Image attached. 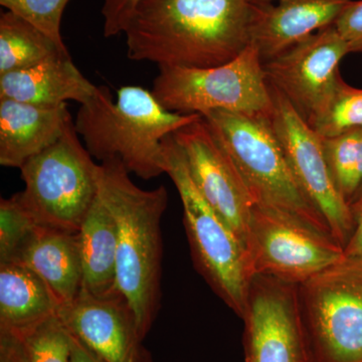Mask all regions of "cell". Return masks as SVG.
<instances>
[{"instance_id":"obj_30","label":"cell","mask_w":362,"mask_h":362,"mask_svg":"<svg viewBox=\"0 0 362 362\" xmlns=\"http://www.w3.org/2000/svg\"><path fill=\"white\" fill-rule=\"evenodd\" d=\"M0 362H28L21 338L0 331Z\"/></svg>"},{"instance_id":"obj_21","label":"cell","mask_w":362,"mask_h":362,"mask_svg":"<svg viewBox=\"0 0 362 362\" xmlns=\"http://www.w3.org/2000/svg\"><path fill=\"white\" fill-rule=\"evenodd\" d=\"M70 54L37 26L11 11L0 16V76Z\"/></svg>"},{"instance_id":"obj_15","label":"cell","mask_w":362,"mask_h":362,"mask_svg":"<svg viewBox=\"0 0 362 362\" xmlns=\"http://www.w3.org/2000/svg\"><path fill=\"white\" fill-rule=\"evenodd\" d=\"M349 0H278L254 4L250 45L263 62L280 56L318 30L334 25Z\"/></svg>"},{"instance_id":"obj_8","label":"cell","mask_w":362,"mask_h":362,"mask_svg":"<svg viewBox=\"0 0 362 362\" xmlns=\"http://www.w3.org/2000/svg\"><path fill=\"white\" fill-rule=\"evenodd\" d=\"M312 362H362V261L344 257L298 286Z\"/></svg>"},{"instance_id":"obj_14","label":"cell","mask_w":362,"mask_h":362,"mask_svg":"<svg viewBox=\"0 0 362 362\" xmlns=\"http://www.w3.org/2000/svg\"><path fill=\"white\" fill-rule=\"evenodd\" d=\"M59 317L69 332L104 362H152L134 312L121 293L96 297L81 290Z\"/></svg>"},{"instance_id":"obj_12","label":"cell","mask_w":362,"mask_h":362,"mask_svg":"<svg viewBox=\"0 0 362 362\" xmlns=\"http://www.w3.org/2000/svg\"><path fill=\"white\" fill-rule=\"evenodd\" d=\"M347 54L334 25L327 26L264 62L267 82L310 125L329 101L340 76L339 63Z\"/></svg>"},{"instance_id":"obj_19","label":"cell","mask_w":362,"mask_h":362,"mask_svg":"<svg viewBox=\"0 0 362 362\" xmlns=\"http://www.w3.org/2000/svg\"><path fill=\"white\" fill-rule=\"evenodd\" d=\"M61 304L37 274L18 263H0V331L16 337L58 316Z\"/></svg>"},{"instance_id":"obj_5","label":"cell","mask_w":362,"mask_h":362,"mask_svg":"<svg viewBox=\"0 0 362 362\" xmlns=\"http://www.w3.org/2000/svg\"><path fill=\"white\" fill-rule=\"evenodd\" d=\"M168 171L183 207V223L195 269L240 318L246 310L252 271L244 243L195 187L173 135L164 140Z\"/></svg>"},{"instance_id":"obj_28","label":"cell","mask_w":362,"mask_h":362,"mask_svg":"<svg viewBox=\"0 0 362 362\" xmlns=\"http://www.w3.org/2000/svg\"><path fill=\"white\" fill-rule=\"evenodd\" d=\"M140 0H104V37H112L125 32L131 16Z\"/></svg>"},{"instance_id":"obj_18","label":"cell","mask_w":362,"mask_h":362,"mask_svg":"<svg viewBox=\"0 0 362 362\" xmlns=\"http://www.w3.org/2000/svg\"><path fill=\"white\" fill-rule=\"evenodd\" d=\"M11 263L23 264L49 286L61 308L71 303L83 287L78 233L39 226Z\"/></svg>"},{"instance_id":"obj_2","label":"cell","mask_w":362,"mask_h":362,"mask_svg":"<svg viewBox=\"0 0 362 362\" xmlns=\"http://www.w3.org/2000/svg\"><path fill=\"white\" fill-rule=\"evenodd\" d=\"M101 164L99 194L117 225V286L146 337L161 306V220L168 204L165 187L145 190L131 180L119 159Z\"/></svg>"},{"instance_id":"obj_7","label":"cell","mask_w":362,"mask_h":362,"mask_svg":"<svg viewBox=\"0 0 362 362\" xmlns=\"http://www.w3.org/2000/svg\"><path fill=\"white\" fill-rule=\"evenodd\" d=\"M152 93L164 108L180 114L226 111L271 118L273 97L258 49L211 68L159 66Z\"/></svg>"},{"instance_id":"obj_11","label":"cell","mask_w":362,"mask_h":362,"mask_svg":"<svg viewBox=\"0 0 362 362\" xmlns=\"http://www.w3.org/2000/svg\"><path fill=\"white\" fill-rule=\"evenodd\" d=\"M298 286L252 276L245 323V362H312Z\"/></svg>"},{"instance_id":"obj_24","label":"cell","mask_w":362,"mask_h":362,"mask_svg":"<svg viewBox=\"0 0 362 362\" xmlns=\"http://www.w3.org/2000/svg\"><path fill=\"white\" fill-rule=\"evenodd\" d=\"M39 223L18 195L0 202V263H11L32 239Z\"/></svg>"},{"instance_id":"obj_10","label":"cell","mask_w":362,"mask_h":362,"mask_svg":"<svg viewBox=\"0 0 362 362\" xmlns=\"http://www.w3.org/2000/svg\"><path fill=\"white\" fill-rule=\"evenodd\" d=\"M271 125L300 187L322 214L333 239L344 249L354 232L351 209L331 176L322 137L279 90L271 87Z\"/></svg>"},{"instance_id":"obj_22","label":"cell","mask_w":362,"mask_h":362,"mask_svg":"<svg viewBox=\"0 0 362 362\" xmlns=\"http://www.w3.org/2000/svg\"><path fill=\"white\" fill-rule=\"evenodd\" d=\"M322 142L332 180L350 206L362 188V129L322 138Z\"/></svg>"},{"instance_id":"obj_33","label":"cell","mask_w":362,"mask_h":362,"mask_svg":"<svg viewBox=\"0 0 362 362\" xmlns=\"http://www.w3.org/2000/svg\"><path fill=\"white\" fill-rule=\"evenodd\" d=\"M361 194H362V188H361V192H359L358 195H357L356 199H357V197H359V195H361Z\"/></svg>"},{"instance_id":"obj_4","label":"cell","mask_w":362,"mask_h":362,"mask_svg":"<svg viewBox=\"0 0 362 362\" xmlns=\"http://www.w3.org/2000/svg\"><path fill=\"white\" fill-rule=\"evenodd\" d=\"M204 118L233 159L254 206L283 214L333 239L329 226L300 187L271 118L211 111Z\"/></svg>"},{"instance_id":"obj_20","label":"cell","mask_w":362,"mask_h":362,"mask_svg":"<svg viewBox=\"0 0 362 362\" xmlns=\"http://www.w3.org/2000/svg\"><path fill=\"white\" fill-rule=\"evenodd\" d=\"M83 267L82 290L96 297L118 294L115 218L98 194L78 230Z\"/></svg>"},{"instance_id":"obj_32","label":"cell","mask_w":362,"mask_h":362,"mask_svg":"<svg viewBox=\"0 0 362 362\" xmlns=\"http://www.w3.org/2000/svg\"><path fill=\"white\" fill-rule=\"evenodd\" d=\"M274 1H278V0H251L252 4H271Z\"/></svg>"},{"instance_id":"obj_29","label":"cell","mask_w":362,"mask_h":362,"mask_svg":"<svg viewBox=\"0 0 362 362\" xmlns=\"http://www.w3.org/2000/svg\"><path fill=\"white\" fill-rule=\"evenodd\" d=\"M354 228L351 237L343 249L344 257L362 261V194L357 197L356 202L350 204Z\"/></svg>"},{"instance_id":"obj_9","label":"cell","mask_w":362,"mask_h":362,"mask_svg":"<svg viewBox=\"0 0 362 362\" xmlns=\"http://www.w3.org/2000/svg\"><path fill=\"white\" fill-rule=\"evenodd\" d=\"M246 249L252 275L271 276L300 285L344 258L343 247L283 214L252 206Z\"/></svg>"},{"instance_id":"obj_3","label":"cell","mask_w":362,"mask_h":362,"mask_svg":"<svg viewBox=\"0 0 362 362\" xmlns=\"http://www.w3.org/2000/svg\"><path fill=\"white\" fill-rule=\"evenodd\" d=\"M202 117L169 111L139 86H123L116 100L108 87L98 86L74 126L92 157L101 163L119 159L130 175L149 180L168 171L164 140Z\"/></svg>"},{"instance_id":"obj_1","label":"cell","mask_w":362,"mask_h":362,"mask_svg":"<svg viewBox=\"0 0 362 362\" xmlns=\"http://www.w3.org/2000/svg\"><path fill=\"white\" fill-rule=\"evenodd\" d=\"M251 0H140L124 35L131 61L211 68L250 45Z\"/></svg>"},{"instance_id":"obj_31","label":"cell","mask_w":362,"mask_h":362,"mask_svg":"<svg viewBox=\"0 0 362 362\" xmlns=\"http://www.w3.org/2000/svg\"><path fill=\"white\" fill-rule=\"evenodd\" d=\"M71 362H104L94 352L90 351L80 339L73 334H71Z\"/></svg>"},{"instance_id":"obj_26","label":"cell","mask_w":362,"mask_h":362,"mask_svg":"<svg viewBox=\"0 0 362 362\" xmlns=\"http://www.w3.org/2000/svg\"><path fill=\"white\" fill-rule=\"evenodd\" d=\"M70 0H0V4L37 26L59 47L68 49L62 37V18Z\"/></svg>"},{"instance_id":"obj_6","label":"cell","mask_w":362,"mask_h":362,"mask_svg":"<svg viewBox=\"0 0 362 362\" xmlns=\"http://www.w3.org/2000/svg\"><path fill=\"white\" fill-rule=\"evenodd\" d=\"M18 199L40 226L78 233L99 194L101 164L93 160L74 120L58 141L20 168Z\"/></svg>"},{"instance_id":"obj_17","label":"cell","mask_w":362,"mask_h":362,"mask_svg":"<svg viewBox=\"0 0 362 362\" xmlns=\"http://www.w3.org/2000/svg\"><path fill=\"white\" fill-rule=\"evenodd\" d=\"M98 86L81 73L70 54L0 76V99L39 106H59L68 101L88 103Z\"/></svg>"},{"instance_id":"obj_13","label":"cell","mask_w":362,"mask_h":362,"mask_svg":"<svg viewBox=\"0 0 362 362\" xmlns=\"http://www.w3.org/2000/svg\"><path fill=\"white\" fill-rule=\"evenodd\" d=\"M195 187L246 246L254 202L223 144L204 116L173 135Z\"/></svg>"},{"instance_id":"obj_25","label":"cell","mask_w":362,"mask_h":362,"mask_svg":"<svg viewBox=\"0 0 362 362\" xmlns=\"http://www.w3.org/2000/svg\"><path fill=\"white\" fill-rule=\"evenodd\" d=\"M28 362H71V337L59 315L18 337Z\"/></svg>"},{"instance_id":"obj_23","label":"cell","mask_w":362,"mask_h":362,"mask_svg":"<svg viewBox=\"0 0 362 362\" xmlns=\"http://www.w3.org/2000/svg\"><path fill=\"white\" fill-rule=\"evenodd\" d=\"M310 126L322 138L362 129V90L347 85L339 76L329 101Z\"/></svg>"},{"instance_id":"obj_27","label":"cell","mask_w":362,"mask_h":362,"mask_svg":"<svg viewBox=\"0 0 362 362\" xmlns=\"http://www.w3.org/2000/svg\"><path fill=\"white\" fill-rule=\"evenodd\" d=\"M333 25L349 52H362V0H349Z\"/></svg>"},{"instance_id":"obj_16","label":"cell","mask_w":362,"mask_h":362,"mask_svg":"<svg viewBox=\"0 0 362 362\" xmlns=\"http://www.w3.org/2000/svg\"><path fill=\"white\" fill-rule=\"evenodd\" d=\"M71 121L66 104L39 106L0 99V164L20 169L58 141Z\"/></svg>"}]
</instances>
